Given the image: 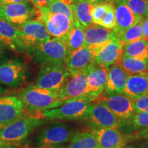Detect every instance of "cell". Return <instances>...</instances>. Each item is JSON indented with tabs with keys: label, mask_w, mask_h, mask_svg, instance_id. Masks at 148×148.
<instances>
[{
	"label": "cell",
	"mask_w": 148,
	"mask_h": 148,
	"mask_svg": "<svg viewBox=\"0 0 148 148\" xmlns=\"http://www.w3.org/2000/svg\"><path fill=\"white\" fill-rule=\"evenodd\" d=\"M107 1H111V2H115V1H123V0H106Z\"/></svg>",
	"instance_id": "cell-47"
},
{
	"label": "cell",
	"mask_w": 148,
	"mask_h": 148,
	"mask_svg": "<svg viewBox=\"0 0 148 148\" xmlns=\"http://www.w3.org/2000/svg\"><path fill=\"white\" fill-rule=\"evenodd\" d=\"M69 54L63 39L50 38L42 42L34 53V61L41 64L64 63Z\"/></svg>",
	"instance_id": "cell-5"
},
{
	"label": "cell",
	"mask_w": 148,
	"mask_h": 148,
	"mask_svg": "<svg viewBox=\"0 0 148 148\" xmlns=\"http://www.w3.org/2000/svg\"><path fill=\"white\" fill-rule=\"evenodd\" d=\"M146 16L148 17V9H147V15H146Z\"/></svg>",
	"instance_id": "cell-48"
},
{
	"label": "cell",
	"mask_w": 148,
	"mask_h": 148,
	"mask_svg": "<svg viewBox=\"0 0 148 148\" xmlns=\"http://www.w3.org/2000/svg\"><path fill=\"white\" fill-rule=\"evenodd\" d=\"M65 148H98L95 132L90 128L77 130Z\"/></svg>",
	"instance_id": "cell-24"
},
{
	"label": "cell",
	"mask_w": 148,
	"mask_h": 148,
	"mask_svg": "<svg viewBox=\"0 0 148 148\" xmlns=\"http://www.w3.org/2000/svg\"><path fill=\"white\" fill-rule=\"evenodd\" d=\"M93 63H95L93 51L84 45L69 53L64 62L66 69L71 75L88 69Z\"/></svg>",
	"instance_id": "cell-17"
},
{
	"label": "cell",
	"mask_w": 148,
	"mask_h": 148,
	"mask_svg": "<svg viewBox=\"0 0 148 148\" xmlns=\"http://www.w3.org/2000/svg\"><path fill=\"white\" fill-rule=\"evenodd\" d=\"M108 67H103L95 63L90 66L87 75L86 96L92 102L97 99L104 91L107 79Z\"/></svg>",
	"instance_id": "cell-16"
},
{
	"label": "cell",
	"mask_w": 148,
	"mask_h": 148,
	"mask_svg": "<svg viewBox=\"0 0 148 148\" xmlns=\"http://www.w3.org/2000/svg\"><path fill=\"white\" fill-rule=\"evenodd\" d=\"M142 31H143V39L148 42V17L145 16L140 21Z\"/></svg>",
	"instance_id": "cell-38"
},
{
	"label": "cell",
	"mask_w": 148,
	"mask_h": 148,
	"mask_svg": "<svg viewBox=\"0 0 148 148\" xmlns=\"http://www.w3.org/2000/svg\"><path fill=\"white\" fill-rule=\"evenodd\" d=\"M77 132L66 123L57 122L44 127L36 137L38 146L46 145H59L69 142Z\"/></svg>",
	"instance_id": "cell-10"
},
{
	"label": "cell",
	"mask_w": 148,
	"mask_h": 148,
	"mask_svg": "<svg viewBox=\"0 0 148 148\" xmlns=\"http://www.w3.org/2000/svg\"><path fill=\"white\" fill-rule=\"evenodd\" d=\"M82 120L89 125V128L93 130L103 128H119L122 126L121 122L112 112L102 103L96 100L90 103Z\"/></svg>",
	"instance_id": "cell-7"
},
{
	"label": "cell",
	"mask_w": 148,
	"mask_h": 148,
	"mask_svg": "<svg viewBox=\"0 0 148 148\" xmlns=\"http://www.w3.org/2000/svg\"><path fill=\"white\" fill-rule=\"evenodd\" d=\"M116 37L113 29L92 23L85 28L84 45L90 49L99 47Z\"/></svg>",
	"instance_id": "cell-18"
},
{
	"label": "cell",
	"mask_w": 148,
	"mask_h": 148,
	"mask_svg": "<svg viewBox=\"0 0 148 148\" xmlns=\"http://www.w3.org/2000/svg\"><path fill=\"white\" fill-rule=\"evenodd\" d=\"M8 91V88L3 87V86H1V85L0 84V96L3 95V94H5V92H7Z\"/></svg>",
	"instance_id": "cell-43"
},
{
	"label": "cell",
	"mask_w": 148,
	"mask_h": 148,
	"mask_svg": "<svg viewBox=\"0 0 148 148\" xmlns=\"http://www.w3.org/2000/svg\"><path fill=\"white\" fill-rule=\"evenodd\" d=\"M91 102L87 97L71 99L57 108L43 111L41 112V116L45 119H82Z\"/></svg>",
	"instance_id": "cell-4"
},
{
	"label": "cell",
	"mask_w": 148,
	"mask_h": 148,
	"mask_svg": "<svg viewBox=\"0 0 148 148\" xmlns=\"http://www.w3.org/2000/svg\"><path fill=\"white\" fill-rule=\"evenodd\" d=\"M113 3L116 20V25L113 30L116 34L136 25L143 18L132 12L124 1H115Z\"/></svg>",
	"instance_id": "cell-21"
},
{
	"label": "cell",
	"mask_w": 148,
	"mask_h": 148,
	"mask_svg": "<svg viewBox=\"0 0 148 148\" xmlns=\"http://www.w3.org/2000/svg\"><path fill=\"white\" fill-rule=\"evenodd\" d=\"M128 8L136 16L144 18L147 15L148 0H123Z\"/></svg>",
	"instance_id": "cell-31"
},
{
	"label": "cell",
	"mask_w": 148,
	"mask_h": 148,
	"mask_svg": "<svg viewBox=\"0 0 148 148\" xmlns=\"http://www.w3.org/2000/svg\"><path fill=\"white\" fill-rule=\"evenodd\" d=\"M135 113L148 112V95L133 99Z\"/></svg>",
	"instance_id": "cell-35"
},
{
	"label": "cell",
	"mask_w": 148,
	"mask_h": 148,
	"mask_svg": "<svg viewBox=\"0 0 148 148\" xmlns=\"http://www.w3.org/2000/svg\"><path fill=\"white\" fill-rule=\"evenodd\" d=\"M123 46L116 36L102 45L91 49L95 62L103 67H110L118 64L123 55Z\"/></svg>",
	"instance_id": "cell-15"
},
{
	"label": "cell",
	"mask_w": 148,
	"mask_h": 148,
	"mask_svg": "<svg viewBox=\"0 0 148 148\" xmlns=\"http://www.w3.org/2000/svg\"><path fill=\"white\" fill-rule=\"evenodd\" d=\"M0 148H18L15 145H0Z\"/></svg>",
	"instance_id": "cell-46"
},
{
	"label": "cell",
	"mask_w": 148,
	"mask_h": 148,
	"mask_svg": "<svg viewBox=\"0 0 148 148\" xmlns=\"http://www.w3.org/2000/svg\"><path fill=\"white\" fill-rule=\"evenodd\" d=\"M46 10L51 13H60L68 16L72 21H74V16L72 6L65 4L59 0H53L48 5Z\"/></svg>",
	"instance_id": "cell-30"
},
{
	"label": "cell",
	"mask_w": 148,
	"mask_h": 148,
	"mask_svg": "<svg viewBox=\"0 0 148 148\" xmlns=\"http://www.w3.org/2000/svg\"><path fill=\"white\" fill-rule=\"evenodd\" d=\"M98 25L106 27L107 29H114L116 25V20H115V12H114V6L113 2L110 3L108 10L101 18V21L98 23Z\"/></svg>",
	"instance_id": "cell-34"
},
{
	"label": "cell",
	"mask_w": 148,
	"mask_h": 148,
	"mask_svg": "<svg viewBox=\"0 0 148 148\" xmlns=\"http://www.w3.org/2000/svg\"><path fill=\"white\" fill-rule=\"evenodd\" d=\"M122 56L146 60L148 59V42L143 38L123 46Z\"/></svg>",
	"instance_id": "cell-27"
},
{
	"label": "cell",
	"mask_w": 148,
	"mask_h": 148,
	"mask_svg": "<svg viewBox=\"0 0 148 148\" xmlns=\"http://www.w3.org/2000/svg\"><path fill=\"white\" fill-rule=\"evenodd\" d=\"M27 2H29V0H0V4H10V3Z\"/></svg>",
	"instance_id": "cell-40"
},
{
	"label": "cell",
	"mask_w": 148,
	"mask_h": 148,
	"mask_svg": "<svg viewBox=\"0 0 148 148\" xmlns=\"http://www.w3.org/2000/svg\"><path fill=\"white\" fill-rule=\"evenodd\" d=\"M45 123V119L28 116L0 128V145H12L21 143L35 129Z\"/></svg>",
	"instance_id": "cell-2"
},
{
	"label": "cell",
	"mask_w": 148,
	"mask_h": 148,
	"mask_svg": "<svg viewBox=\"0 0 148 148\" xmlns=\"http://www.w3.org/2000/svg\"><path fill=\"white\" fill-rule=\"evenodd\" d=\"M26 66L18 59L0 64V84L12 88L21 87L25 82Z\"/></svg>",
	"instance_id": "cell-14"
},
{
	"label": "cell",
	"mask_w": 148,
	"mask_h": 148,
	"mask_svg": "<svg viewBox=\"0 0 148 148\" xmlns=\"http://www.w3.org/2000/svg\"><path fill=\"white\" fill-rule=\"evenodd\" d=\"M136 148H148V140H145V141L138 145Z\"/></svg>",
	"instance_id": "cell-42"
},
{
	"label": "cell",
	"mask_w": 148,
	"mask_h": 148,
	"mask_svg": "<svg viewBox=\"0 0 148 148\" xmlns=\"http://www.w3.org/2000/svg\"><path fill=\"white\" fill-rule=\"evenodd\" d=\"M38 14V9L29 2L0 4V18L16 26L35 19Z\"/></svg>",
	"instance_id": "cell-9"
},
{
	"label": "cell",
	"mask_w": 148,
	"mask_h": 148,
	"mask_svg": "<svg viewBox=\"0 0 148 148\" xmlns=\"http://www.w3.org/2000/svg\"><path fill=\"white\" fill-rule=\"evenodd\" d=\"M28 116L32 115L26 110L18 96H0V128Z\"/></svg>",
	"instance_id": "cell-13"
},
{
	"label": "cell",
	"mask_w": 148,
	"mask_h": 148,
	"mask_svg": "<svg viewBox=\"0 0 148 148\" xmlns=\"http://www.w3.org/2000/svg\"><path fill=\"white\" fill-rule=\"evenodd\" d=\"M110 3V1H105L95 3L92 5L91 12L92 23L98 25V23H99V21H101V19L103 17L108 10Z\"/></svg>",
	"instance_id": "cell-33"
},
{
	"label": "cell",
	"mask_w": 148,
	"mask_h": 148,
	"mask_svg": "<svg viewBox=\"0 0 148 148\" xmlns=\"http://www.w3.org/2000/svg\"><path fill=\"white\" fill-rule=\"evenodd\" d=\"M94 131L98 148H125L127 143L125 134L119 128H103Z\"/></svg>",
	"instance_id": "cell-20"
},
{
	"label": "cell",
	"mask_w": 148,
	"mask_h": 148,
	"mask_svg": "<svg viewBox=\"0 0 148 148\" xmlns=\"http://www.w3.org/2000/svg\"><path fill=\"white\" fill-rule=\"evenodd\" d=\"M59 1H62V3H65V4L72 5L74 3V1H75V0H59Z\"/></svg>",
	"instance_id": "cell-44"
},
{
	"label": "cell",
	"mask_w": 148,
	"mask_h": 148,
	"mask_svg": "<svg viewBox=\"0 0 148 148\" xmlns=\"http://www.w3.org/2000/svg\"><path fill=\"white\" fill-rule=\"evenodd\" d=\"M85 27L74 20L71 28L64 38L69 53L77 50L84 46Z\"/></svg>",
	"instance_id": "cell-26"
},
{
	"label": "cell",
	"mask_w": 148,
	"mask_h": 148,
	"mask_svg": "<svg viewBox=\"0 0 148 148\" xmlns=\"http://www.w3.org/2000/svg\"><path fill=\"white\" fill-rule=\"evenodd\" d=\"M69 75L64 63L42 64L34 85L43 89L58 91Z\"/></svg>",
	"instance_id": "cell-6"
},
{
	"label": "cell",
	"mask_w": 148,
	"mask_h": 148,
	"mask_svg": "<svg viewBox=\"0 0 148 148\" xmlns=\"http://www.w3.org/2000/svg\"><path fill=\"white\" fill-rule=\"evenodd\" d=\"M38 10L36 18L44 24L50 37L64 39L71 29L73 21L64 14L51 13L46 9Z\"/></svg>",
	"instance_id": "cell-12"
},
{
	"label": "cell",
	"mask_w": 148,
	"mask_h": 148,
	"mask_svg": "<svg viewBox=\"0 0 148 148\" xmlns=\"http://www.w3.org/2000/svg\"><path fill=\"white\" fill-rule=\"evenodd\" d=\"M92 5L87 0H75L71 5L74 20L85 28L92 24L91 13Z\"/></svg>",
	"instance_id": "cell-25"
},
{
	"label": "cell",
	"mask_w": 148,
	"mask_h": 148,
	"mask_svg": "<svg viewBox=\"0 0 148 148\" xmlns=\"http://www.w3.org/2000/svg\"><path fill=\"white\" fill-rule=\"evenodd\" d=\"M7 51L6 46L3 45L1 42H0V64L6 60L7 58Z\"/></svg>",
	"instance_id": "cell-39"
},
{
	"label": "cell",
	"mask_w": 148,
	"mask_h": 148,
	"mask_svg": "<svg viewBox=\"0 0 148 148\" xmlns=\"http://www.w3.org/2000/svg\"><path fill=\"white\" fill-rule=\"evenodd\" d=\"M147 74H148V71H147Z\"/></svg>",
	"instance_id": "cell-49"
},
{
	"label": "cell",
	"mask_w": 148,
	"mask_h": 148,
	"mask_svg": "<svg viewBox=\"0 0 148 148\" xmlns=\"http://www.w3.org/2000/svg\"><path fill=\"white\" fill-rule=\"evenodd\" d=\"M127 143L135 140H148V128L134 131L130 134H125Z\"/></svg>",
	"instance_id": "cell-36"
},
{
	"label": "cell",
	"mask_w": 148,
	"mask_h": 148,
	"mask_svg": "<svg viewBox=\"0 0 148 148\" xmlns=\"http://www.w3.org/2000/svg\"><path fill=\"white\" fill-rule=\"evenodd\" d=\"M52 1L53 0H29V1L39 10L47 8Z\"/></svg>",
	"instance_id": "cell-37"
},
{
	"label": "cell",
	"mask_w": 148,
	"mask_h": 148,
	"mask_svg": "<svg viewBox=\"0 0 148 148\" xmlns=\"http://www.w3.org/2000/svg\"><path fill=\"white\" fill-rule=\"evenodd\" d=\"M118 64L125 70L128 75L146 73L148 71V59L141 60L131 57L122 56Z\"/></svg>",
	"instance_id": "cell-28"
},
{
	"label": "cell",
	"mask_w": 148,
	"mask_h": 148,
	"mask_svg": "<svg viewBox=\"0 0 148 148\" xmlns=\"http://www.w3.org/2000/svg\"><path fill=\"white\" fill-rule=\"evenodd\" d=\"M0 42L16 52L25 53L18 26L0 18Z\"/></svg>",
	"instance_id": "cell-19"
},
{
	"label": "cell",
	"mask_w": 148,
	"mask_h": 148,
	"mask_svg": "<svg viewBox=\"0 0 148 148\" xmlns=\"http://www.w3.org/2000/svg\"><path fill=\"white\" fill-rule=\"evenodd\" d=\"M58 92L57 90L43 89L35 85L29 84L20 90L18 97L31 115L42 117L41 112L43 111L63 104L58 98Z\"/></svg>",
	"instance_id": "cell-1"
},
{
	"label": "cell",
	"mask_w": 148,
	"mask_h": 148,
	"mask_svg": "<svg viewBox=\"0 0 148 148\" xmlns=\"http://www.w3.org/2000/svg\"><path fill=\"white\" fill-rule=\"evenodd\" d=\"M89 69L90 67L76 74H70L58 90V98L62 102L87 97L86 87Z\"/></svg>",
	"instance_id": "cell-11"
},
{
	"label": "cell",
	"mask_w": 148,
	"mask_h": 148,
	"mask_svg": "<svg viewBox=\"0 0 148 148\" xmlns=\"http://www.w3.org/2000/svg\"><path fill=\"white\" fill-rule=\"evenodd\" d=\"M95 100L105 105L119 119L122 126H129L135 114L132 98L124 93L106 94L103 92Z\"/></svg>",
	"instance_id": "cell-3"
},
{
	"label": "cell",
	"mask_w": 148,
	"mask_h": 148,
	"mask_svg": "<svg viewBox=\"0 0 148 148\" xmlns=\"http://www.w3.org/2000/svg\"><path fill=\"white\" fill-rule=\"evenodd\" d=\"M25 52L33 54L42 42L50 38L44 24L35 18L18 26Z\"/></svg>",
	"instance_id": "cell-8"
},
{
	"label": "cell",
	"mask_w": 148,
	"mask_h": 148,
	"mask_svg": "<svg viewBox=\"0 0 148 148\" xmlns=\"http://www.w3.org/2000/svg\"><path fill=\"white\" fill-rule=\"evenodd\" d=\"M127 77V73L119 64L108 67V79L103 92L106 94L123 93Z\"/></svg>",
	"instance_id": "cell-22"
},
{
	"label": "cell",
	"mask_w": 148,
	"mask_h": 148,
	"mask_svg": "<svg viewBox=\"0 0 148 148\" xmlns=\"http://www.w3.org/2000/svg\"><path fill=\"white\" fill-rule=\"evenodd\" d=\"M128 127L133 132L148 128V112L135 113Z\"/></svg>",
	"instance_id": "cell-32"
},
{
	"label": "cell",
	"mask_w": 148,
	"mask_h": 148,
	"mask_svg": "<svg viewBox=\"0 0 148 148\" xmlns=\"http://www.w3.org/2000/svg\"><path fill=\"white\" fill-rule=\"evenodd\" d=\"M116 34L121 43L123 44V45L142 39L143 38V36L140 21L139 23H136V25Z\"/></svg>",
	"instance_id": "cell-29"
},
{
	"label": "cell",
	"mask_w": 148,
	"mask_h": 148,
	"mask_svg": "<svg viewBox=\"0 0 148 148\" xmlns=\"http://www.w3.org/2000/svg\"><path fill=\"white\" fill-rule=\"evenodd\" d=\"M88 2H90L91 4L94 5L95 4V3H99V2H102V1H106V0H87Z\"/></svg>",
	"instance_id": "cell-45"
},
{
	"label": "cell",
	"mask_w": 148,
	"mask_h": 148,
	"mask_svg": "<svg viewBox=\"0 0 148 148\" xmlns=\"http://www.w3.org/2000/svg\"><path fill=\"white\" fill-rule=\"evenodd\" d=\"M65 144H59V145H46L38 146L37 148H65Z\"/></svg>",
	"instance_id": "cell-41"
},
{
	"label": "cell",
	"mask_w": 148,
	"mask_h": 148,
	"mask_svg": "<svg viewBox=\"0 0 148 148\" xmlns=\"http://www.w3.org/2000/svg\"><path fill=\"white\" fill-rule=\"evenodd\" d=\"M123 93L132 99L148 95V74L147 72L129 75Z\"/></svg>",
	"instance_id": "cell-23"
}]
</instances>
